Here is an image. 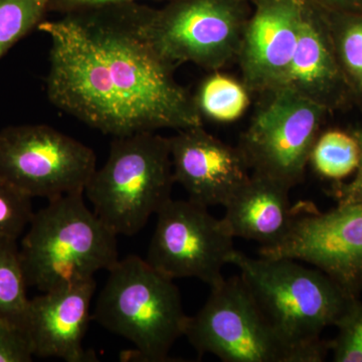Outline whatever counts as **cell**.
Returning a JSON list of instances; mask_svg holds the SVG:
<instances>
[{
    "label": "cell",
    "instance_id": "obj_23",
    "mask_svg": "<svg viewBox=\"0 0 362 362\" xmlns=\"http://www.w3.org/2000/svg\"><path fill=\"white\" fill-rule=\"evenodd\" d=\"M337 337L330 340L333 361L362 362V302L357 298L335 325Z\"/></svg>",
    "mask_w": 362,
    "mask_h": 362
},
{
    "label": "cell",
    "instance_id": "obj_8",
    "mask_svg": "<svg viewBox=\"0 0 362 362\" xmlns=\"http://www.w3.org/2000/svg\"><path fill=\"white\" fill-rule=\"evenodd\" d=\"M261 96L239 148L252 173L294 187L303 180L326 109L290 88Z\"/></svg>",
    "mask_w": 362,
    "mask_h": 362
},
{
    "label": "cell",
    "instance_id": "obj_11",
    "mask_svg": "<svg viewBox=\"0 0 362 362\" xmlns=\"http://www.w3.org/2000/svg\"><path fill=\"white\" fill-rule=\"evenodd\" d=\"M259 257L305 262L332 279L345 291L362 292V202L338 204L326 213L295 216L284 239L259 247Z\"/></svg>",
    "mask_w": 362,
    "mask_h": 362
},
{
    "label": "cell",
    "instance_id": "obj_12",
    "mask_svg": "<svg viewBox=\"0 0 362 362\" xmlns=\"http://www.w3.org/2000/svg\"><path fill=\"white\" fill-rule=\"evenodd\" d=\"M237 61L251 94L282 87L299 40L303 0H251Z\"/></svg>",
    "mask_w": 362,
    "mask_h": 362
},
{
    "label": "cell",
    "instance_id": "obj_9",
    "mask_svg": "<svg viewBox=\"0 0 362 362\" xmlns=\"http://www.w3.org/2000/svg\"><path fill=\"white\" fill-rule=\"evenodd\" d=\"M96 163L92 148L51 126L25 124L0 131V176L32 199L84 192Z\"/></svg>",
    "mask_w": 362,
    "mask_h": 362
},
{
    "label": "cell",
    "instance_id": "obj_16",
    "mask_svg": "<svg viewBox=\"0 0 362 362\" xmlns=\"http://www.w3.org/2000/svg\"><path fill=\"white\" fill-rule=\"evenodd\" d=\"M291 188L266 176L252 173L225 206L221 218L233 238L273 247L284 239L295 216L290 202Z\"/></svg>",
    "mask_w": 362,
    "mask_h": 362
},
{
    "label": "cell",
    "instance_id": "obj_4",
    "mask_svg": "<svg viewBox=\"0 0 362 362\" xmlns=\"http://www.w3.org/2000/svg\"><path fill=\"white\" fill-rule=\"evenodd\" d=\"M175 183L168 138L139 132L113 137L108 159L84 195L112 232L132 237L170 201Z\"/></svg>",
    "mask_w": 362,
    "mask_h": 362
},
{
    "label": "cell",
    "instance_id": "obj_13",
    "mask_svg": "<svg viewBox=\"0 0 362 362\" xmlns=\"http://www.w3.org/2000/svg\"><path fill=\"white\" fill-rule=\"evenodd\" d=\"M168 139L175 182L189 201L225 206L251 177L239 146L226 144L202 126L176 131Z\"/></svg>",
    "mask_w": 362,
    "mask_h": 362
},
{
    "label": "cell",
    "instance_id": "obj_22",
    "mask_svg": "<svg viewBox=\"0 0 362 362\" xmlns=\"http://www.w3.org/2000/svg\"><path fill=\"white\" fill-rule=\"evenodd\" d=\"M32 199L0 176V242L18 240L25 233L35 214Z\"/></svg>",
    "mask_w": 362,
    "mask_h": 362
},
{
    "label": "cell",
    "instance_id": "obj_18",
    "mask_svg": "<svg viewBox=\"0 0 362 362\" xmlns=\"http://www.w3.org/2000/svg\"><path fill=\"white\" fill-rule=\"evenodd\" d=\"M250 94L243 82L220 71H214L202 81L194 98L202 119L230 123L237 121L247 111Z\"/></svg>",
    "mask_w": 362,
    "mask_h": 362
},
{
    "label": "cell",
    "instance_id": "obj_1",
    "mask_svg": "<svg viewBox=\"0 0 362 362\" xmlns=\"http://www.w3.org/2000/svg\"><path fill=\"white\" fill-rule=\"evenodd\" d=\"M153 9L118 2L42 21L37 28L51 40L49 101L112 137L202 126L194 95L147 37Z\"/></svg>",
    "mask_w": 362,
    "mask_h": 362
},
{
    "label": "cell",
    "instance_id": "obj_21",
    "mask_svg": "<svg viewBox=\"0 0 362 362\" xmlns=\"http://www.w3.org/2000/svg\"><path fill=\"white\" fill-rule=\"evenodd\" d=\"M49 2L51 0H0V59L45 21Z\"/></svg>",
    "mask_w": 362,
    "mask_h": 362
},
{
    "label": "cell",
    "instance_id": "obj_5",
    "mask_svg": "<svg viewBox=\"0 0 362 362\" xmlns=\"http://www.w3.org/2000/svg\"><path fill=\"white\" fill-rule=\"evenodd\" d=\"M228 264L239 269L240 278L274 328L294 344L323 342V331L337 325L358 298L322 272L293 259H254L235 250Z\"/></svg>",
    "mask_w": 362,
    "mask_h": 362
},
{
    "label": "cell",
    "instance_id": "obj_10",
    "mask_svg": "<svg viewBox=\"0 0 362 362\" xmlns=\"http://www.w3.org/2000/svg\"><path fill=\"white\" fill-rule=\"evenodd\" d=\"M156 216L146 259L150 266L173 280L197 278L209 288L223 280V268L235 249L221 218L189 199H171Z\"/></svg>",
    "mask_w": 362,
    "mask_h": 362
},
{
    "label": "cell",
    "instance_id": "obj_7",
    "mask_svg": "<svg viewBox=\"0 0 362 362\" xmlns=\"http://www.w3.org/2000/svg\"><path fill=\"white\" fill-rule=\"evenodd\" d=\"M251 0H169L146 23L152 47L169 65L220 71L237 59Z\"/></svg>",
    "mask_w": 362,
    "mask_h": 362
},
{
    "label": "cell",
    "instance_id": "obj_25",
    "mask_svg": "<svg viewBox=\"0 0 362 362\" xmlns=\"http://www.w3.org/2000/svg\"><path fill=\"white\" fill-rule=\"evenodd\" d=\"M361 148V162H359L356 180L349 185H344L338 187L335 197H337L338 204H354L362 202V135L357 137Z\"/></svg>",
    "mask_w": 362,
    "mask_h": 362
},
{
    "label": "cell",
    "instance_id": "obj_20",
    "mask_svg": "<svg viewBox=\"0 0 362 362\" xmlns=\"http://www.w3.org/2000/svg\"><path fill=\"white\" fill-rule=\"evenodd\" d=\"M18 240L0 242V318L23 326L28 309V289Z\"/></svg>",
    "mask_w": 362,
    "mask_h": 362
},
{
    "label": "cell",
    "instance_id": "obj_2",
    "mask_svg": "<svg viewBox=\"0 0 362 362\" xmlns=\"http://www.w3.org/2000/svg\"><path fill=\"white\" fill-rule=\"evenodd\" d=\"M84 192L57 197L33 214L20 257L28 287L45 293L94 279L119 262L117 237Z\"/></svg>",
    "mask_w": 362,
    "mask_h": 362
},
{
    "label": "cell",
    "instance_id": "obj_15",
    "mask_svg": "<svg viewBox=\"0 0 362 362\" xmlns=\"http://www.w3.org/2000/svg\"><path fill=\"white\" fill-rule=\"evenodd\" d=\"M301 30L282 87L327 110L337 103L346 86L322 13L303 0Z\"/></svg>",
    "mask_w": 362,
    "mask_h": 362
},
{
    "label": "cell",
    "instance_id": "obj_27",
    "mask_svg": "<svg viewBox=\"0 0 362 362\" xmlns=\"http://www.w3.org/2000/svg\"><path fill=\"white\" fill-rule=\"evenodd\" d=\"M325 11H346L362 8V0H305Z\"/></svg>",
    "mask_w": 362,
    "mask_h": 362
},
{
    "label": "cell",
    "instance_id": "obj_19",
    "mask_svg": "<svg viewBox=\"0 0 362 362\" xmlns=\"http://www.w3.org/2000/svg\"><path fill=\"white\" fill-rule=\"evenodd\" d=\"M361 157L357 137L332 130L317 138L309 162L323 177L339 180L358 168Z\"/></svg>",
    "mask_w": 362,
    "mask_h": 362
},
{
    "label": "cell",
    "instance_id": "obj_14",
    "mask_svg": "<svg viewBox=\"0 0 362 362\" xmlns=\"http://www.w3.org/2000/svg\"><path fill=\"white\" fill-rule=\"evenodd\" d=\"M95 279L42 293L28 302L23 320L33 352L40 358L68 362L97 361L83 341L92 320Z\"/></svg>",
    "mask_w": 362,
    "mask_h": 362
},
{
    "label": "cell",
    "instance_id": "obj_17",
    "mask_svg": "<svg viewBox=\"0 0 362 362\" xmlns=\"http://www.w3.org/2000/svg\"><path fill=\"white\" fill-rule=\"evenodd\" d=\"M319 11L327 25L346 84L362 93V8L346 11Z\"/></svg>",
    "mask_w": 362,
    "mask_h": 362
},
{
    "label": "cell",
    "instance_id": "obj_26",
    "mask_svg": "<svg viewBox=\"0 0 362 362\" xmlns=\"http://www.w3.org/2000/svg\"><path fill=\"white\" fill-rule=\"evenodd\" d=\"M138 1L139 0H51L49 13L64 14L86 8V7L102 6V4Z\"/></svg>",
    "mask_w": 362,
    "mask_h": 362
},
{
    "label": "cell",
    "instance_id": "obj_24",
    "mask_svg": "<svg viewBox=\"0 0 362 362\" xmlns=\"http://www.w3.org/2000/svg\"><path fill=\"white\" fill-rule=\"evenodd\" d=\"M32 344L21 324L0 318V362L33 361Z\"/></svg>",
    "mask_w": 362,
    "mask_h": 362
},
{
    "label": "cell",
    "instance_id": "obj_6",
    "mask_svg": "<svg viewBox=\"0 0 362 362\" xmlns=\"http://www.w3.org/2000/svg\"><path fill=\"white\" fill-rule=\"evenodd\" d=\"M199 356L225 362H322L330 340L298 345L286 340L259 308L240 276L211 287L206 303L188 316L185 335Z\"/></svg>",
    "mask_w": 362,
    "mask_h": 362
},
{
    "label": "cell",
    "instance_id": "obj_3",
    "mask_svg": "<svg viewBox=\"0 0 362 362\" xmlns=\"http://www.w3.org/2000/svg\"><path fill=\"white\" fill-rule=\"evenodd\" d=\"M187 318L173 279L137 256L119 259L109 271L92 312V320L134 345L121 354L124 361H168Z\"/></svg>",
    "mask_w": 362,
    "mask_h": 362
}]
</instances>
